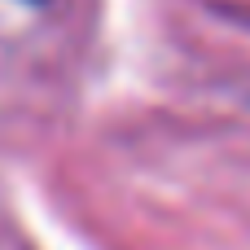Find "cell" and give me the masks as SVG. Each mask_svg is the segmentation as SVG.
<instances>
[]
</instances>
